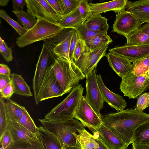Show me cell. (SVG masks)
<instances>
[{
	"instance_id": "cell-23",
	"label": "cell",
	"mask_w": 149,
	"mask_h": 149,
	"mask_svg": "<svg viewBox=\"0 0 149 149\" xmlns=\"http://www.w3.org/2000/svg\"><path fill=\"white\" fill-rule=\"evenodd\" d=\"M78 134L74 132L73 134L76 139L77 147L81 149H93L99 147L98 142L93 135L84 129H79Z\"/></svg>"
},
{
	"instance_id": "cell-36",
	"label": "cell",
	"mask_w": 149,
	"mask_h": 149,
	"mask_svg": "<svg viewBox=\"0 0 149 149\" xmlns=\"http://www.w3.org/2000/svg\"><path fill=\"white\" fill-rule=\"evenodd\" d=\"M5 99L0 98V134L1 136L7 130L8 120L6 116Z\"/></svg>"
},
{
	"instance_id": "cell-4",
	"label": "cell",
	"mask_w": 149,
	"mask_h": 149,
	"mask_svg": "<svg viewBox=\"0 0 149 149\" xmlns=\"http://www.w3.org/2000/svg\"><path fill=\"white\" fill-rule=\"evenodd\" d=\"M56 78L65 93H69L79 85L85 76L74 62L70 63L65 58H57L52 65Z\"/></svg>"
},
{
	"instance_id": "cell-46",
	"label": "cell",
	"mask_w": 149,
	"mask_h": 149,
	"mask_svg": "<svg viewBox=\"0 0 149 149\" xmlns=\"http://www.w3.org/2000/svg\"><path fill=\"white\" fill-rule=\"evenodd\" d=\"M52 7L58 13L63 15V11L59 0H46Z\"/></svg>"
},
{
	"instance_id": "cell-32",
	"label": "cell",
	"mask_w": 149,
	"mask_h": 149,
	"mask_svg": "<svg viewBox=\"0 0 149 149\" xmlns=\"http://www.w3.org/2000/svg\"><path fill=\"white\" fill-rule=\"evenodd\" d=\"M149 141V121L139 126L135 130L133 142L143 143Z\"/></svg>"
},
{
	"instance_id": "cell-39",
	"label": "cell",
	"mask_w": 149,
	"mask_h": 149,
	"mask_svg": "<svg viewBox=\"0 0 149 149\" xmlns=\"http://www.w3.org/2000/svg\"><path fill=\"white\" fill-rule=\"evenodd\" d=\"M77 7L84 22L93 15L90 6L87 0H80Z\"/></svg>"
},
{
	"instance_id": "cell-31",
	"label": "cell",
	"mask_w": 149,
	"mask_h": 149,
	"mask_svg": "<svg viewBox=\"0 0 149 149\" xmlns=\"http://www.w3.org/2000/svg\"><path fill=\"white\" fill-rule=\"evenodd\" d=\"M131 72L137 76L149 73V56L133 62Z\"/></svg>"
},
{
	"instance_id": "cell-55",
	"label": "cell",
	"mask_w": 149,
	"mask_h": 149,
	"mask_svg": "<svg viewBox=\"0 0 149 149\" xmlns=\"http://www.w3.org/2000/svg\"><path fill=\"white\" fill-rule=\"evenodd\" d=\"M4 40L1 38V37H0V44L3 43L4 41Z\"/></svg>"
},
{
	"instance_id": "cell-17",
	"label": "cell",
	"mask_w": 149,
	"mask_h": 149,
	"mask_svg": "<svg viewBox=\"0 0 149 149\" xmlns=\"http://www.w3.org/2000/svg\"><path fill=\"white\" fill-rule=\"evenodd\" d=\"M97 79L104 102L118 112L124 110L127 106V103L123 97L112 92L106 87L100 74L97 75Z\"/></svg>"
},
{
	"instance_id": "cell-2",
	"label": "cell",
	"mask_w": 149,
	"mask_h": 149,
	"mask_svg": "<svg viewBox=\"0 0 149 149\" xmlns=\"http://www.w3.org/2000/svg\"><path fill=\"white\" fill-rule=\"evenodd\" d=\"M42 126L46 128L57 139L63 148L77 147L76 139L73 134L79 129H84L82 123L73 118L65 121L39 119Z\"/></svg>"
},
{
	"instance_id": "cell-50",
	"label": "cell",
	"mask_w": 149,
	"mask_h": 149,
	"mask_svg": "<svg viewBox=\"0 0 149 149\" xmlns=\"http://www.w3.org/2000/svg\"><path fill=\"white\" fill-rule=\"evenodd\" d=\"M132 149H149V141L146 142H133Z\"/></svg>"
},
{
	"instance_id": "cell-52",
	"label": "cell",
	"mask_w": 149,
	"mask_h": 149,
	"mask_svg": "<svg viewBox=\"0 0 149 149\" xmlns=\"http://www.w3.org/2000/svg\"><path fill=\"white\" fill-rule=\"evenodd\" d=\"M139 29L149 36V23L141 25Z\"/></svg>"
},
{
	"instance_id": "cell-54",
	"label": "cell",
	"mask_w": 149,
	"mask_h": 149,
	"mask_svg": "<svg viewBox=\"0 0 149 149\" xmlns=\"http://www.w3.org/2000/svg\"><path fill=\"white\" fill-rule=\"evenodd\" d=\"M65 149H81L80 148L78 147H67Z\"/></svg>"
},
{
	"instance_id": "cell-47",
	"label": "cell",
	"mask_w": 149,
	"mask_h": 149,
	"mask_svg": "<svg viewBox=\"0 0 149 149\" xmlns=\"http://www.w3.org/2000/svg\"><path fill=\"white\" fill-rule=\"evenodd\" d=\"M12 4L14 10H22L26 5V0H13Z\"/></svg>"
},
{
	"instance_id": "cell-24",
	"label": "cell",
	"mask_w": 149,
	"mask_h": 149,
	"mask_svg": "<svg viewBox=\"0 0 149 149\" xmlns=\"http://www.w3.org/2000/svg\"><path fill=\"white\" fill-rule=\"evenodd\" d=\"M107 20V18L100 14L93 15L84 23L91 30L102 34L107 35L109 25Z\"/></svg>"
},
{
	"instance_id": "cell-18",
	"label": "cell",
	"mask_w": 149,
	"mask_h": 149,
	"mask_svg": "<svg viewBox=\"0 0 149 149\" xmlns=\"http://www.w3.org/2000/svg\"><path fill=\"white\" fill-rule=\"evenodd\" d=\"M105 56L110 66L121 78L132 72L131 62L126 58L110 52Z\"/></svg>"
},
{
	"instance_id": "cell-45",
	"label": "cell",
	"mask_w": 149,
	"mask_h": 149,
	"mask_svg": "<svg viewBox=\"0 0 149 149\" xmlns=\"http://www.w3.org/2000/svg\"><path fill=\"white\" fill-rule=\"evenodd\" d=\"M79 39L78 35L75 30L71 40L69 52V57L72 62H74L73 58V53Z\"/></svg>"
},
{
	"instance_id": "cell-5",
	"label": "cell",
	"mask_w": 149,
	"mask_h": 149,
	"mask_svg": "<svg viewBox=\"0 0 149 149\" xmlns=\"http://www.w3.org/2000/svg\"><path fill=\"white\" fill-rule=\"evenodd\" d=\"M84 89L81 84L73 88L69 95L47 113L44 119L65 121L73 118L75 112L83 96Z\"/></svg>"
},
{
	"instance_id": "cell-37",
	"label": "cell",
	"mask_w": 149,
	"mask_h": 149,
	"mask_svg": "<svg viewBox=\"0 0 149 149\" xmlns=\"http://www.w3.org/2000/svg\"><path fill=\"white\" fill-rule=\"evenodd\" d=\"M5 149H43V148L41 144L38 141L37 142L33 145L23 142L13 141Z\"/></svg>"
},
{
	"instance_id": "cell-49",
	"label": "cell",
	"mask_w": 149,
	"mask_h": 149,
	"mask_svg": "<svg viewBox=\"0 0 149 149\" xmlns=\"http://www.w3.org/2000/svg\"><path fill=\"white\" fill-rule=\"evenodd\" d=\"M93 135L99 144V147L93 149H110L102 141L100 138L97 132L95 130L92 132Z\"/></svg>"
},
{
	"instance_id": "cell-3",
	"label": "cell",
	"mask_w": 149,
	"mask_h": 149,
	"mask_svg": "<svg viewBox=\"0 0 149 149\" xmlns=\"http://www.w3.org/2000/svg\"><path fill=\"white\" fill-rule=\"evenodd\" d=\"M64 29L59 25L38 19L36 24L24 34L16 38V43L22 48L38 41H44L58 35Z\"/></svg>"
},
{
	"instance_id": "cell-27",
	"label": "cell",
	"mask_w": 149,
	"mask_h": 149,
	"mask_svg": "<svg viewBox=\"0 0 149 149\" xmlns=\"http://www.w3.org/2000/svg\"><path fill=\"white\" fill-rule=\"evenodd\" d=\"M5 107L8 119L17 121L22 116L24 106L9 99L5 102Z\"/></svg>"
},
{
	"instance_id": "cell-20",
	"label": "cell",
	"mask_w": 149,
	"mask_h": 149,
	"mask_svg": "<svg viewBox=\"0 0 149 149\" xmlns=\"http://www.w3.org/2000/svg\"><path fill=\"white\" fill-rule=\"evenodd\" d=\"M128 0H114L98 3L89 4L93 15L100 14L109 11L118 13L125 10Z\"/></svg>"
},
{
	"instance_id": "cell-6",
	"label": "cell",
	"mask_w": 149,
	"mask_h": 149,
	"mask_svg": "<svg viewBox=\"0 0 149 149\" xmlns=\"http://www.w3.org/2000/svg\"><path fill=\"white\" fill-rule=\"evenodd\" d=\"M56 59L50 49L44 42L36 65L33 80L32 87L36 105L39 103L38 94L47 70L53 64Z\"/></svg>"
},
{
	"instance_id": "cell-9",
	"label": "cell",
	"mask_w": 149,
	"mask_h": 149,
	"mask_svg": "<svg viewBox=\"0 0 149 149\" xmlns=\"http://www.w3.org/2000/svg\"><path fill=\"white\" fill-rule=\"evenodd\" d=\"M75 30L73 29H64L57 36L44 41L57 58H64L70 63L69 52L72 38Z\"/></svg>"
},
{
	"instance_id": "cell-48",
	"label": "cell",
	"mask_w": 149,
	"mask_h": 149,
	"mask_svg": "<svg viewBox=\"0 0 149 149\" xmlns=\"http://www.w3.org/2000/svg\"><path fill=\"white\" fill-rule=\"evenodd\" d=\"M11 81L10 77L0 74V91Z\"/></svg>"
},
{
	"instance_id": "cell-44",
	"label": "cell",
	"mask_w": 149,
	"mask_h": 149,
	"mask_svg": "<svg viewBox=\"0 0 149 149\" xmlns=\"http://www.w3.org/2000/svg\"><path fill=\"white\" fill-rule=\"evenodd\" d=\"M85 43L79 38L78 40L75 48L73 54V58L74 62L77 61L84 49Z\"/></svg>"
},
{
	"instance_id": "cell-35",
	"label": "cell",
	"mask_w": 149,
	"mask_h": 149,
	"mask_svg": "<svg viewBox=\"0 0 149 149\" xmlns=\"http://www.w3.org/2000/svg\"><path fill=\"white\" fill-rule=\"evenodd\" d=\"M0 17L5 20L18 33L19 36L25 33L28 30L20 25L18 22L11 18L4 10H0Z\"/></svg>"
},
{
	"instance_id": "cell-25",
	"label": "cell",
	"mask_w": 149,
	"mask_h": 149,
	"mask_svg": "<svg viewBox=\"0 0 149 149\" xmlns=\"http://www.w3.org/2000/svg\"><path fill=\"white\" fill-rule=\"evenodd\" d=\"M10 77L15 94L26 97L33 96L29 86L22 76L15 73L11 74Z\"/></svg>"
},
{
	"instance_id": "cell-14",
	"label": "cell",
	"mask_w": 149,
	"mask_h": 149,
	"mask_svg": "<svg viewBox=\"0 0 149 149\" xmlns=\"http://www.w3.org/2000/svg\"><path fill=\"white\" fill-rule=\"evenodd\" d=\"M142 24L135 17L125 10L116 13L112 31L125 37L139 29Z\"/></svg>"
},
{
	"instance_id": "cell-28",
	"label": "cell",
	"mask_w": 149,
	"mask_h": 149,
	"mask_svg": "<svg viewBox=\"0 0 149 149\" xmlns=\"http://www.w3.org/2000/svg\"><path fill=\"white\" fill-rule=\"evenodd\" d=\"M126 38V44L129 45H149V36L139 29L125 37Z\"/></svg>"
},
{
	"instance_id": "cell-10",
	"label": "cell",
	"mask_w": 149,
	"mask_h": 149,
	"mask_svg": "<svg viewBox=\"0 0 149 149\" xmlns=\"http://www.w3.org/2000/svg\"><path fill=\"white\" fill-rule=\"evenodd\" d=\"M96 72L95 67L86 77L85 97L94 111L99 116L101 117L100 111L103 108L104 101L98 84Z\"/></svg>"
},
{
	"instance_id": "cell-57",
	"label": "cell",
	"mask_w": 149,
	"mask_h": 149,
	"mask_svg": "<svg viewBox=\"0 0 149 149\" xmlns=\"http://www.w3.org/2000/svg\"></svg>"
},
{
	"instance_id": "cell-7",
	"label": "cell",
	"mask_w": 149,
	"mask_h": 149,
	"mask_svg": "<svg viewBox=\"0 0 149 149\" xmlns=\"http://www.w3.org/2000/svg\"><path fill=\"white\" fill-rule=\"evenodd\" d=\"M137 76L132 72L122 78L120 89L124 96L134 99L149 89V74Z\"/></svg>"
},
{
	"instance_id": "cell-38",
	"label": "cell",
	"mask_w": 149,
	"mask_h": 149,
	"mask_svg": "<svg viewBox=\"0 0 149 149\" xmlns=\"http://www.w3.org/2000/svg\"><path fill=\"white\" fill-rule=\"evenodd\" d=\"M149 107V92L142 93L139 95L137 99V102L135 110L143 112L147 107Z\"/></svg>"
},
{
	"instance_id": "cell-53",
	"label": "cell",
	"mask_w": 149,
	"mask_h": 149,
	"mask_svg": "<svg viewBox=\"0 0 149 149\" xmlns=\"http://www.w3.org/2000/svg\"><path fill=\"white\" fill-rule=\"evenodd\" d=\"M10 0H0V5L1 6H6Z\"/></svg>"
},
{
	"instance_id": "cell-15",
	"label": "cell",
	"mask_w": 149,
	"mask_h": 149,
	"mask_svg": "<svg viewBox=\"0 0 149 149\" xmlns=\"http://www.w3.org/2000/svg\"><path fill=\"white\" fill-rule=\"evenodd\" d=\"M110 52L123 56L131 62L149 56V45H129L125 44L109 50Z\"/></svg>"
},
{
	"instance_id": "cell-16",
	"label": "cell",
	"mask_w": 149,
	"mask_h": 149,
	"mask_svg": "<svg viewBox=\"0 0 149 149\" xmlns=\"http://www.w3.org/2000/svg\"><path fill=\"white\" fill-rule=\"evenodd\" d=\"M7 129L10 131L14 141L33 145L38 141L36 133H33L17 122L8 119Z\"/></svg>"
},
{
	"instance_id": "cell-8",
	"label": "cell",
	"mask_w": 149,
	"mask_h": 149,
	"mask_svg": "<svg viewBox=\"0 0 149 149\" xmlns=\"http://www.w3.org/2000/svg\"><path fill=\"white\" fill-rule=\"evenodd\" d=\"M27 12L37 19L58 24L61 15L55 10L46 0H26Z\"/></svg>"
},
{
	"instance_id": "cell-34",
	"label": "cell",
	"mask_w": 149,
	"mask_h": 149,
	"mask_svg": "<svg viewBox=\"0 0 149 149\" xmlns=\"http://www.w3.org/2000/svg\"><path fill=\"white\" fill-rule=\"evenodd\" d=\"M17 122L33 133H36L37 127L24 107L22 117Z\"/></svg>"
},
{
	"instance_id": "cell-21",
	"label": "cell",
	"mask_w": 149,
	"mask_h": 149,
	"mask_svg": "<svg viewBox=\"0 0 149 149\" xmlns=\"http://www.w3.org/2000/svg\"><path fill=\"white\" fill-rule=\"evenodd\" d=\"M95 130L104 144L110 149H127L128 145L123 142L102 123Z\"/></svg>"
},
{
	"instance_id": "cell-56",
	"label": "cell",
	"mask_w": 149,
	"mask_h": 149,
	"mask_svg": "<svg viewBox=\"0 0 149 149\" xmlns=\"http://www.w3.org/2000/svg\"></svg>"
},
{
	"instance_id": "cell-43",
	"label": "cell",
	"mask_w": 149,
	"mask_h": 149,
	"mask_svg": "<svg viewBox=\"0 0 149 149\" xmlns=\"http://www.w3.org/2000/svg\"><path fill=\"white\" fill-rule=\"evenodd\" d=\"M14 88L11 81L0 91V97L4 99H9L14 93Z\"/></svg>"
},
{
	"instance_id": "cell-26",
	"label": "cell",
	"mask_w": 149,
	"mask_h": 149,
	"mask_svg": "<svg viewBox=\"0 0 149 149\" xmlns=\"http://www.w3.org/2000/svg\"><path fill=\"white\" fill-rule=\"evenodd\" d=\"M84 22L77 7L71 12L63 15L58 25L64 29H72Z\"/></svg>"
},
{
	"instance_id": "cell-13",
	"label": "cell",
	"mask_w": 149,
	"mask_h": 149,
	"mask_svg": "<svg viewBox=\"0 0 149 149\" xmlns=\"http://www.w3.org/2000/svg\"><path fill=\"white\" fill-rule=\"evenodd\" d=\"M52 65L47 68L38 95L39 102L65 94L56 78Z\"/></svg>"
},
{
	"instance_id": "cell-11",
	"label": "cell",
	"mask_w": 149,
	"mask_h": 149,
	"mask_svg": "<svg viewBox=\"0 0 149 149\" xmlns=\"http://www.w3.org/2000/svg\"><path fill=\"white\" fill-rule=\"evenodd\" d=\"M109 44L107 43L92 50L88 49L85 46L79 58L74 63L86 77L94 68L97 67L100 60L106 56Z\"/></svg>"
},
{
	"instance_id": "cell-51",
	"label": "cell",
	"mask_w": 149,
	"mask_h": 149,
	"mask_svg": "<svg viewBox=\"0 0 149 149\" xmlns=\"http://www.w3.org/2000/svg\"><path fill=\"white\" fill-rule=\"evenodd\" d=\"M0 74L10 77L11 70L7 65L3 63H0Z\"/></svg>"
},
{
	"instance_id": "cell-33",
	"label": "cell",
	"mask_w": 149,
	"mask_h": 149,
	"mask_svg": "<svg viewBox=\"0 0 149 149\" xmlns=\"http://www.w3.org/2000/svg\"><path fill=\"white\" fill-rule=\"evenodd\" d=\"M77 33L79 38L85 43L88 40L95 36L104 35L94 32L88 29L84 22L77 25L73 28Z\"/></svg>"
},
{
	"instance_id": "cell-12",
	"label": "cell",
	"mask_w": 149,
	"mask_h": 149,
	"mask_svg": "<svg viewBox=\"0 0 149 149\" xmlns=\"http://www.w3.org/2000/svg\"><path fill=\"white\" fill-rule=\"evenodd\" d=\"M74 118L79 120L84 127L92 132L102 124V117L99 116L83 96L75 112Z\"/></svg>"
},
{
	"instance_id": "cell-1",
	"label": "cell",
	"mask_w": 149,
	"mask_h": 149,
	"mask_svg": "<svg viewBox=\"0 0 149 149\" xmlns=\"http://www.w3.org/2000/svg\"><path fill=\"white\" fill-rule=\"evenodd\" d=\"M102 124L128 146L133 142L134 132L141 124L149 121V114L133 109L101 115Z\"/></svg>"
},
{
	"instance_id": "cell-29",
	"label": "cell",
	"mask_w": 149,
	"mask_h": 149,
	"mask_svg": "<svg viewBox=\"0 0 149 149\" xmlns=\"http://www.w3.org/2000/svg\"><path fill=\"white\" fill-rule=\"evenodd\" d=\"M12 12L17 17L19 24L28 30L31 28L37 22L36 17L23 10H13Z\"/></svg>"
},
{
	"instance_id": "cell-30",
	"label": "cell",
	"mask_w": 149,
	"mask_h": 149,
	"mask_svg": "<svg viewBox=\"0 0 149 149\" xmlns=\"http://www.w3.org/2000/svg\"><path fill=\"white\" fill-rule=\"evenodd\" d=\"M112 42V40L109 36L108 35H102L88 40L85 43V45L87 49L92 50Z\"/></svg>"
},
{
	"instance_id": "cell-42",
	"label": "cell",
	"mask_w": 149,
	"mask_h": 149,
	"mask_svg": "<svg viewBox=\"0 0 149 149\" xmlns=\"http://www.w3.org/2000/svg\"><path fill=\"white\" fill-rule=\"evenodd\" d=\"M14 141L12 135L8 129L5 132L2 136H0V144L1 147L6 148Z\"/></svg>"
},
{
	"instance_id": "cell-19",
	"label": "cell",
	"mask_w": 149,
	"mask_h": 149,
	"mask_svg": "<svg viewBox=\"0 0 149 149\" xmlns=\"http://www.w3.org/2000/svg\"><path fill=\"white\" fill-rule=\"evenodd\" d=\"M126 9L142 24L149 23V0L133 1H127Z\"/></svg>"
},
{
	"instance_id": "cell-40",
	"label": "cell",
	"mask_w": 149,
	"mask_h": 149,
	"mask_svg": "<svg viewBox=\"0 0 149 149\" xmlns=\"http://www.w3.org/2000/svg\"><path fill=\"white\" fill-rule=\"evenodd\" d=\"M80 0H59L64 15L73 11L78 6Z\"/></svg>"
},
{
	"instance_id": "cell-41",
	"label": "cell",
	"mask_w": 149,
	"mask_h": 149,
	"mask_svg": "<svg viewBox=\"0 0 149 149\" xmlns=\"http://www.w3.org/2000/svg\"><path fill=\"white\" fill-rule=\"evenodd\" d=\"M0 53L6 62L11 61L13 59L11 47H8L5 41L3 43L0 44Z\"/></svg>"
},
{
	"instance_id": "cell-22",
	"label": "cell",
	"mask_w": 149,
	"mask_h": 149,
	"mask_svg": "<svg viewBox=\"0 0 149 149\" xmlns=\"http://www.w3.org/2000/svg\"><path fill=\"white\" fill-rule=\"evenodd\" d=\"M36 133L43 149H64L56 137L45 127H37Z\"/></svg>"
}]
</instances>
